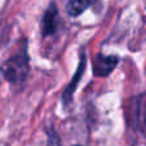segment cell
<instances>
[{
	"label": "cell",
	"instance_id": "cell-1",
	"mask_svg": "<svg viewBox=\"0 0 146 146\" xmlns=\"http://www.w3.org/2000/svg\"><path fill=\"white\" fill-rule=\"evenodd\" d=\"M28 54H27V45L23 41L17 54L12 55L3 66V74L5 80L14 85L25 82L28 76Z\"/></svg>",
	"mask_w": 146,
	"mask_h": 146
},
{
	"label": "cell",
	"instance_id": "cell-5",
	"mask_svg": "<svg viewBox=\"0 0 146 146\" xmlns=\"http://www.w3.org/2000/svg\"><path fill=\"white\" fill-rule=\"evenodd\" d=\"M95 1L96 0H69L67 3V12L72 17H77L95 4Z\"/></svg>",
	"mask_w": 146,
	"mask_h": 146
},
{
	"label": "cell",
	"instance_id": "cell-3",
	"mask_svg": "<svg viewBox=\"0 0 146 146\" xmlns=\"http://www.w3.org/2000/svg\"><path fill=\"white\" fill-rule=\"evenodd\" d=\"M59 23V14H58V8L54 3H51L50 7L46 9L45 14L42 17V27H41V32H42L44 37H48L55 33L56 27Z\"/></svg>",
	"mask_w": 146,
	"mask_h": 146
},
{
	"label": "cell",
	"instance_id": "cell-6",
	"mask_svg": "<svg viewBox=\"0 0 146 146\" xmlns=\"http://www.w3.org/2000/svg\"><path fill=\"white\" fill-rule=\"evenodd\" d=\"M49 146H59V137L55 133V131L50 132L49 133V141H48Z\"/></svg>",
	"mask_w": 146,
	"mask_h": 146
},
{
	"label": "cell",
	"instance_id": "cell-4",
	"mask_svg": "<svg viewBox=\"0 0 146 146\" xmlns=\"http://www.w3.org/2000/svg\"><path fill=\"white\" fill-rule=\"evenodd\" d=\"M85 68H86V55L82 54V55H81L80 64H78V67H77V71H76V73H74V77L72 78V81L69 82V85L67 86L66 90L63 91V103H64V105H69V104H71L73 94H74V90H76V87H77L80 80L82 78Z\"/></svg>",
	"mask_w": 146,
	"mask_h": 146
},
{
	"label": "cell",
	"instance_id": "cell-2",
	"mask_svg": "<svg viewBox=\"0 0 146 146\" xmlns=\"http://www.w3.org/2000/svg\"><path fill=\"white\" fill-rule=\"evenodd\" d=\"M118 64V58L114 55H109L105 56L103 54H98L94 58L92 62V68H94V74L96 77H105L109 76L113 69L117 67Z\"/></svg>",
	"mask_w": 146,
	"mask_h": 146
}]
</instances>
